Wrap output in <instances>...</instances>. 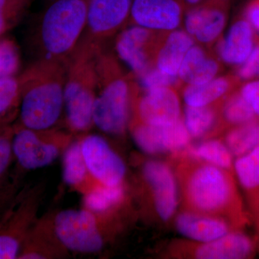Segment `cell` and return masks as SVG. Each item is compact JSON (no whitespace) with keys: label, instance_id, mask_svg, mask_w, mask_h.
I'll use <instances>...</instances> for the list:
<instances>
[{"label":"cell","instance_id":"e0dca14e","mask_svg":"<svg viewBox=\"0 0 259 259\" xmlns=\"http://www.w3.org/2000/svg\"><path fill=\"white\" fill-rule=\"evenodd\" d=\"M230 0H208L186 10L185 31L204 45L217 42L228 20Z\"/></svg>","mask_w":259,"mask_h":259},{"label":"cell","instance_id":"cb8c5ba5","mask_svg":"<svg viewBox=\"0 0 259 259\" xmlns=\"http://www.w3.org/2000/svg\"><path fill=\"white\" fill-rule=\"evenodd\" d=\"M63 180L66 185L80 191L83 194L98 185L89 172L81 151L80 141L71 142L64 151Z\"/></svg>","mask_w":259,"mask_h":259},{"label":"cell","instance_id":"d590c367","mask_svg":"<svg viewBox=\"0 0 259 259\" xmlns=\"http://www.w3.org/2000/svg\"><path fill=\"white\" fill-rule=\"evenodd\" d=\"M239 92L259 120V79L245 83Z\"/></svg>","mask_w":259,"mask_h":259},{"label":"cell","instance_id":"8992f818","mask_svg":"<svg viewBox=\"0 0 259 259\" xmlns=\"http://www.w3.org/2000/svg\"><path fill=\"white\" fill-rule=\"evenodd\" d=\"M13 159L24 171H33L51 164L71 143V136L54 128L34 131L15 124Z\"/></svg>","mask_w":259,"mask_h":259},{"label":"cell","instance_id":"d4e9b609","mask_svg":"<svg viewBox=\"0 0 259 259\" xmlns=\"http://www.w3.org/2000/svg\"><path fill=\"white\" fill-rule=\"evenodd\" d=\"M237 180L244 191L250 211L256 208L259 201V146L233 163Z\"/></svg>","mask_w":259,"mask_h":259},{"label":"cell","instance_id":"b9f144b4","mask_svg":"<svg viewBox=\"0 0 259 259\" xmlns=\"http://www.w3.org/2000/svg\"><path fill=\"white\" fill-rule=\"evenodd\" d=\"M0 126H1V125H0ZM1 127H3V126H1Z\"/></svg>","mask_w":259,"mask_h":259},{"label":"cell","instance_id":"836d02e7","mask_svg":"<svg viewBox=\"0 0 259 259\" xmlns=\"http://www.w3.org/2000/svg\"><path fill=\"white\" fill-rule=\"evenodd\" d=\"M13 125L7 126L0 132V185L10 170L13 160Z\"/></svg>","mask_w":259,"mask_h":259},{"label":"cell","instance_id":"8d00e7d4","mask_svg":"<svg viewBox=\"0 0 259 259\" xmlns=\"http://www.w3.org/2000/svg\"><path fill=\"white\" fill-rule=\"evenodd\" d=\"M245 17L252 28L259 32V0H253L247 7Z\"/></svg>","mask_w":259,"mask_h":259},{"label":"cell","instance_id":"ac0fdd59","mask_svg":"<svg viewBox=\"0 0 259 259\" xmlns=\"http://www.w3.org/2000/svg\"><path fill=\"white\" fill-rule=\"evenodd\" d=\"M175 227L179 233L194 242H208L218 239L230 232L239 229L225 218L186 210L175 218Z\"/></svg>","mask_w":259,"mask_h":259},{"label":"cell","instance_id":"4dcf8cb0","mask_svg":"<svg viewBox=\"0 0 259 259\" xmlns=\"http://www.w3.org/2000/svg\"><path fill=\"white\" fill-rule=\"evenodd\" d=\"M21 65L16 42L9 37L0 38V78L15 76Z\"/></svg>","mask_w":259,"mask_h":259},{"label":"cell","instance_id":"5b68a950","mask_svg":"<svg viewBox=\"0 0 259 259\" xmlns=\"http://www.w3.org/2000/svg\"><path fill=\"white\" fill-rule=\"evenodd\" d=\"M102 48L81 40L66 61L64 110L66 125L74 132H86L94 125L97 90L95 59Z\"/></svg>","mask_w":259,"mask_h":259},{"label":"cell","instance_id":"f546056e","mask_svg":"<svg viewBox=\"0 0 259 259\" xmlns=\"http://www.w3.org/2000/svg\"><path fill=\"white\" fill-rule=\"evenodd\" d=\"M221 117L225 127L230 129L256 120L249 104L240 92L233 91L220 104Z\"/></svg>","mask_w":259,"mask_h":259},{"label":"cell","instance_id":"7402d4cb","mask_svg":"<svg viewBox=\"0 0 259 259\" xmlns=\"http://www.w3.org/2000/svg\"><path fill=\"white\" fill-rule=\"evenodd\" d=\"M194 45L193 37L185 30L168 32L158 50L155 67L170 76H178L185 56Z\"/></svg>","mask_w":259,"mask_h":259},{"label":"cell","instance_id":"484cf974","mask_svg":"<svg viewBox=\"0 0 259 259\" xmlns=\"http://www.w3.org/2000/svg\"><path fill=\"white\" fill-rule=\"evenodd\" d=\"M176 156H187L204 162L234 174L233 156L224 141L219 139H206L199 144L190 146Z\"/></svg>","mask_w":259,"mask_h":259},{"label":"cell","instance_id":"83f0119b","mask_svg":"<svg viewBox=\"0 0 259 259\" xmlns=\"http://www.w3.org/2000/svg\"><path fill=\"white\" fill-rule=\"evenodd\" d=\"M234 157H239L259 146V120L231 127L223 139Z\"/></svg>","mask_w":259,"mask_h":259},{"label":"cell","instance_id":"9c48e42d","mask_svg":"<svg viewBox=\"0 0 259 259\" xmlns=\"http://www.w3.org/2000/svg\"><path fill=\"white\" fill-rule=\"evenodd\" d=\"M257 250L256 238L236 230L211 241H178L168 252L177 258L248 259L253 258Z\"/></svg>","mask_w":259,"mask_h":259},{"label":"cell","instance_id":"f1b7e54d","mask_svg":"<svg viewBox=\"0 0 259 259\" xmlns=\"http://www.w3.org/2000/svg\"><path fill=\"white\" fill-rule=\"evenodd\" d=\"M21 102V85L15 76L0 78V125H11L18 117Z\"/></svg>","mask_w":259,"mask_h":259},{"label":"cell","instance_id":"d6986e66","mask_svg":"<svg viewBox=\"0 0 259 259\" xmlns=\"http://www.w3.org/2000/svg\"><path fill=\"white\" fill-rule=\"evenodd\" d=\"M254 32L247 20H237L226 36L218 40V59L225 64L240 66L255 47Z\"/></svg>","mask_w":259,"mask_h":259},{"label":"cell","instance_id":"74e56055","mask_svg":"<svg viewBox=\"0 0 259 259\" xmlns=\"http://www.w3.org/2000/svg\"><path fill=\"white\" fill-rule=\"evenodd\" d=\"M207 1L208 0H184V3H185L186 10H187Z\"/></svg>","mask_w":259,"mask_h":259},{"label":"cell","instance_id":"6da1fadb","mask_svg":"<svg viewBox=\"0 0 259 259\" xmlns=\"http://www.w3.org/2000/svg\"><path fill=\"white\" fill-rule=\"evenodd\" d=\"M184 209L225 218L239 229L250 222L234 174L187 156H174Z\"/></svg>","mask_w":259,"mask_h":259},{"label":"cell","instance_id":"52a82bcc","mask_svg":"<svg viewBox=\"0 0 259 259\" xmlns=\"http://www.w3.org/2000/svg\"><path fill=\"white\" fill-rule=\"evenodd\" d=\"M101 215L88 209H66L58 213L53 228L66 250L82 253L100 251L105 245Z\"/></svg>","mask_w":259,"mask_h":259},{"label":"cell","instance_id":"1f68e13d","mask_svg":"<svg viewBox=\"0 0 259 259\" xmlns=\"http://www.w3.org/2000/svg\"><path fill=\"white\" fill-rule=\"evenodd\" d=\"M32 0H0V36L18 23Z\"/></svg>","mask_w":259,"mask_h":259},{"label":"cell","instance_id":"60d3db41","mask_svg":"<svg viewBox=\"0 0 259 259\" xmlns=\"http://www.w3.org/2000/svg\"><path fill=\"white\" fill-rule=\"evenodd\" d=\"M5 127H7V126H5ZM5 127H1V126H0V132H1V131H3V130L4 129Z\"/></svg>","mask_w":259,"mask_h":259},{"label":"cell","instance_id":"30bf717a","mask_svg":"<svg viewBox=\"0 0 259 259\" xmlns=\"http://www.w3.org/2000/svg\"><path fill=\"white\" fill-rule=\"evenodd\" d=\"M133 0H89L87 25L81 40L100 47L129 23Z\"/></svg>","mask_w":259,"mask_h":259},{"label":"cell","instance_id":"e575fe53","mask_svg":"<svg viewBox=\"0 0 259 259\" xmlns=\"http://www.w3.org/2000/svg\"><path fill=\"white\" fill-rule=\"evenodd\" d=\"M259 76V42H255L248 59L240 65L237 71V79L249 80Z\"/></svg>","mask_w":259,"mask_h":259},{"label":"cell","instance_id":"44dd1931","mask_svg":"<svg viewBox=\"0 0 259 259\" xmlns=\"http://www.w3.org/2000/svg\"><path fill=\"white\" fill-rule=\"evenodd\" d=\"M236 78L217 76L207 82L197 85H183L182 97L186 105L204 107L218 105L236 88Z\"/></svg>","mask_w":259,"mask_h":259},{"label":"cell","instance_id":"7c38bea8","mask_svg":"<svg viewBox=\"0 0 259 259\" xmlns=\"http://www.w3.org/2000/svg\"><path fill=\"white\" fill-rule=\"evenodd\" d=\"M182 118L176 88L166 87L143 90L141 93L138 85L133 98L131 119L148 125L163 126L171 125Z\"/></svg>","mask_w":259,"mask_h":259},{"label":"cell","instance_id":"2e32d148","mask_svg":"<svg viewBox=\"0 0 259 259\" xmlns=\"http://www.w3.org/2000/svg\"><path fill=\"white\" fill-rule=\"evenodd\" d=\"M185 12L184 0H133L128 24L171 32L183 23Z\"/></svg>","mask_w":259,"mask_h":259},{"label":"cell","instance_id":"277c9868","mask_svg":"<svg viewBox=\"0 0 259 259\" xmlns=\"http://www.w3.org/2000/svg\"><path fill=\"white\" fill-rule=\"evenodd\" d=\"M89 0H52L37 24L34 41L40 59L66 61L83 36Z\"/></svg>","mask_w":259,"mask_h":259},{"label":"cell","instance_id":"d6a6232c","mask_svg":"<svg viewBox=\"0 0 259 259\" xmlns=\"http://www.w3.org/2000/svg\"><path fill=\"white\" fill-rule=\"evenodd\" d=\"M139 79L140 88L142 89L144 91L166 87L177 89L181 88V86L183 85L178 76H170L160 71L156 67L149 70Z\"/></svg>","mask_w":259,"mask_h":259},{"label":"cell","instance_id":"8fae6325","mask_svg":"<svg viewBox=\"0 0 259 259\" xmlns=\"http://www.w3.org/2000/svg\"><path fill=\"white\" fill-rule=\"evenodd\" d=\"M37 197L27 194L13 202L0 218V259L18 258L35 221Z\"/></svg>","mask_w":259,"mask_h":259},{"label":"cell","instance_id":"f35d334b","mask_svg":"<svg viewBox=\"0 0 259 259\" xmlns=\"http://www.w3.org/2000/svg\"><path fill=\"white\" fill-rule=\"evenodd\" d=\"M252 218H253V221L255 222V226H256L257 230V248L259 252V212L254 213V214H251Z\"/></svg>","mask_w":259,"mask_h":259},{"label":"cell","instance_id":"5bb4252c","mask_svg":"<svg viewBox=\"0 0 259 259\" xmlns=\"http://www.w3.org/2000/svg\"><path fill=\"white\" fill-rule=\"evenodd\" d=\"M81 151L90 175L98 185H123L127 172L125 162L106 140L91 134L79 140Z\"/></svg>","mask_w":259,"mask_h":259},{"label":"cell","instance_id":"4316f807","mask_svg":"<svg viewBox=\"0 0 259 259\" xmlns=\"http://www.w3.org/2000/svg\"><path fill=\"white\" fill-rule=\"evenodd\" d=\"M125 199L126 192L123 185H97L84 194L83 206L84 209L99 215L107 216L123 204Z\"/></svg>","mask_w":259,"mask_h":259},{"label":"cell","instance_id":"7a4b0ae2","mask_svg":"<svg viewBox=\"0 0 259 259\" xmlns=\"http://www.w3.org/2000/svg\"><path fill=\"white\" fill-rule=\"evenodd\" d=\"M66 61L39 59L19 76V125L34 131L54 128L64 110Z\"/></svg>","mask_w":259,"mask_h":259},{"label":"cell","instance_id":"ab89813d","mask_svg":"<svg viewBox=\"0 0 259 259\" xmlns=\"http://www.w3.org/2000/svg\"><path fill=\"white\" fill-rule=\"evenodd\" d=\"M256 212H259V201H258V206H257L256 208H255V209H253V211H251V212H250V214H253V213H256Z\"/></svg>","mask_w":259,"mask_h":259},{"label":"cell","instance_id":"ffe728a7","mask_svg":"<svg viewBox=\"0 0 259 259\" xmlns=\"http://www.w3.org/2000/svg\"><path fill=\"white\" fill-rule=\"evenodd\" d=\"M221 60L203 48L194 45L185 56L178 77L183 85L207 82L221 73Z\"/></svg>","mask_w":259,"mask_h":259},{"label":"cell","instance_id":"603a6c76","mask_svg":"<svg viewBox=\"0 0 259 259\" xmlns=\"http://www.w3.org/2000/svg\"><path fill=\"white\" fill-rule=\"evenodd\" d=\"M182 118L192 139H212L226 129L221 117L220 104L204 107L186 105Z\"/></svg>","mask_w":259,"mask_h":259},{"label":"cell","instance_id":"3957f363","mask_svg":"<svg viewBox=\"0 0 259 259\" xmlns=\"http://www.w3.org/2000/svg\"><path fill=\"white\" fill-rule=\"evenodd\" d=\"M97 90L93 108L94 125L112 136L125 134L131 120L133 98L138 83L126 74L115 56L100 49L96 55Z\"/></svg>","mask_w":259,"mask_h":259},{"label":"cell","instance_id":"9a60e30c","mask_svg":"<svg viewBox=\"0 0 259 259\" xmlns=\"http://www.w3.org/2000/svg\"><path fill=\"white\" fill-rule=\"evenodd\" d=\"M142 176L151 192L156 214L164 222L171 221L180 201L175 171L166 162L150 159L143 164Z\"/></svg>","mask_w":259,"mask_h":259},{"label":"cell","instance_id":"ba28073f","mask_svg":"<svg viewBox=\"0 0 259 259\" xmlns=\"http://www.w3.org/2000/svg\"><path fill=\"white\" fill-rule=\"evenodd\" d=\"M130 25L116 35L115 53L139 79L155 67L158 50L168 32Z\"/></svg>","mask_w":259,"mask_h":259},{"label":"cell","instance_id":"4fadbf2b","mask_svg":"<svg viewBox=\"0 0 259 259\" xmlns=\"http://www.w3.org/2000/svg\"><path fill=\"white\" fill-rule=\"evenodd\" d=\"M135 144L143 152L149 155L171 153L178 154L190 146L192 140L183 118L171 125H148L131 119L129 122Z\"/></svg>","mask_w":259,"mask_h":259}]
</instances>
